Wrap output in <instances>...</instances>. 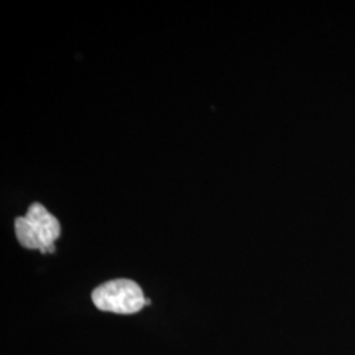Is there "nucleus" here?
<instances>
[{
	"label": "nucleus",
	"mask_w": 355,
	"mask_h": 355,
	"mask_svg": "<svg viewBox=\"0 0 355 355\" xmlns=\"http://www.w3.org/2000/svg\"><path fill=\"white\" fill-rule=\"evenodd\" d=\"M15 234L19 243L42 254L55 252V241L61 236V224L41 203H33L26 216L15 220Z\"/></svg>",
	"instance_id": "f257e3e1"
},
{
	"label": "nucleus",
	"mask_w": 355,
	"mask_h": 355,
	"mask_svg": "<svg viewBox=\"0 0 355 355\" xmlns=\"http://www.w3.org/2000/svg\"><path fill=\"white\" fill-rule=\"evenodd\" d=\"M92 303L103 312L133 315L148 305L140 286L130 279L108 280L92 291Z\"/></svg>",
	"instance_id": "f03ea898"
}]
</instances>
